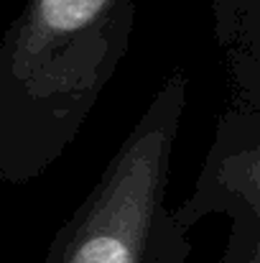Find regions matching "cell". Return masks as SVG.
<instances>
[{"instance_id": "cell-1", "label": "cell", "mask_w": 260, "mask_h": 263, "mask_svg": "<svg viewBox=\"0 0 260 263\" xmlns=\"http://www.w3.org/2000/svg\"><path fill=\"white\" fill-rule=\"evenodd\" d=\"M138 0H26L0 44V181L54 166L117 72Z\"/></svg>"}, {"instance_id": "cell-2", "label": "cell", "mask_w": 260, "mask_h": 263, "mask_svg": "<svg viewBox=\"0 0 260 263\" xmlns=\"http://www.w3.org/2000/svg\"><path fill=\"white\" fill-rule=\"evenodd\" d=\"M184 102L186 77L176 69L59 228L44 263H184V228L166 210Z\"/></svg>"}]
</instances>
